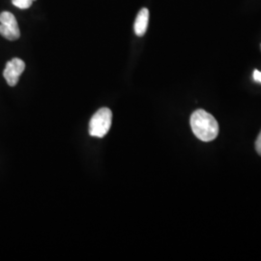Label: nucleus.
I'll return each mask as SVG.
<instances>
[{"label": "nucleus", "instance_id": "nucleus-6", "mask_svg": "<svg viewBox=\"0 0 261 261\" xmlns=\"http://www.w3.org/2000/svg\"><path fill=\"white\" fill-rule=\"evenodd\" d=\"M35 0H12V3L19 9H28Z\"/></svg>", "mask_w": 261, "mask_h": 261}, {"label": "nucleus", "instance_id": "nucleus-2", "mask_svg": "<svg viewBox=\"0 0 261 261\" xmlns=\"http://www.w3.org/2000/svg\"><path fill=\"white\" fill-rule=\"evenodd\" d=\"M112 122V111L108 108L100 109L89 122V135L95 138H103L111 129Z\"/></svg>", "mask_w": 261, "mask_h": 261}, {"label": "nucleus", "instance_id": "nucleus-4", "mask_svg": "<svg viewBox=\"0 0 261 261\" xmlns=\"http://www.w3.org/2000/svg\"><path fill=\"white\" fill-rule=\"evenodd\" d=\"M25 69L24 62L19 58H13L7 62L3 75L10 86H15L19 83V76Z\"/></svg>", "mask_w": 261, "mask_h": 261}, {"label": "nucleus", "instance_id": "nucleus-1", "mask_svg": "<svg viewBox=\"0 0 261 261\" xmlns=\"http://www.w3.org/2000/svg\"><path fill=\"white\" fill-rule=\"evenodd\" d=\"M191 128L195 136L201 141L214 140L219 134V124L214 116L203 110H196L191 115Z\"/></svg>", "mask_w": 261, "mask_h": 261}, {"label": "nucleus", "instance_id": "nucleus-3", "mask_svg": "<svg viewBox=\"0 0 261 261\" xmlns=\"http://www.w3.org/2000/svg\"><path fill=\"white\" fill-rule=\"evenodd\" d=\"M0 34L9 41H16L20 37L18 21L10 12L0 14Z\"/></svg>", "mask_w": 261, "mask_h": 261}, {"label": "nucleus", "instance_id": "nucleus-7", "mask_svg": "<svg viewBox=\"0 0 261 261\" xmlns=\"http://www.w3.org/2000/svg\"><path fill=\"white\" fill-rule=\"evenodd\" d=\"M255 149H256V152L258 153V155L261 156V132L259 133L257 139H256V141H255Z\"/></svg>", "mask_w": 261, "mask_h": 261}, {"label": "nucleus", "instance_id": "nucleus-8", "mask_svg": "<svg viewBox=\"0 0 261 261\" xmlns=\"http://www.w3.org/2000/svg\"><path fill=\"white\" fill-rule=\"evenodd\" d=\"M253 80L255 82L261 84V72H259L258 70H254V72H253Z\"/></svg>", "mask_w": 261, "mask_h": 261}, {"label": "nucleus", "instance_id": "nucleus-5", "mask_svg": "<svg viewBox=\"0 0 261 261\" xmlns=\"http://www.w3.org/2000/svg\"><path fill=\"white\" fill-rule=\"evenodd\" d=\"M148 21H149V11L147 8H142L135 20L134 28H135L136 35L141 37L146 33V30L148 28Z\"/></svg>", "mask_w": 261, "mask_h": 261}]
</instances>
